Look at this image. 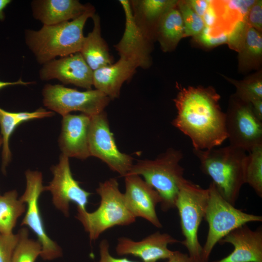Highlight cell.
I'll return each mask as SVG.
<instances>
[{"label":"cell","instance_id":"6da1fadb","mask_svg":"<svg viewBox=\"0 0 262 262\" xmlns=\"http://www.w3.org/2000/svg\"><path fill=\"white\" fill-rule=\"evenodd\" d=\"M173 99L177 115L172 124L191 140L193 149L215 148L227 139L226 113L211 87H179Z\"/></svg>","mask_w":262,"mask_h":262},{"label":"cell","instance_id":"7a4b0ae2","mask_svg":"<svg viewBox=\"0 0 262 262\" xmlns=\"http://www.w3.org/2000/svg\"><path fill=\"white\" fill-rule=\"evenodd\" d=\"M95 14L93 6L78 17L53 25H43L38 31L26 30L25 43L37 62L44 65L57 56L80 52L84 38L83 30L87 20Z\"/></svg>","mask_w":262,"mask_h":262},{"label":"cell","instance_id":"3957f363","mask_svg":"<svg viewBox=\"0 0 262 262\" xmlns=\"http://www.w3.org/2000/svg\"><path fill=\"white\" fill-rule=\"evenodd\" d=\"M201 171L210 177L223 197L235 205L245 181L247 155L231 145L207 150L193 149Z\"/></svg>","mask_w":262,"mask_h":262},{"label":"cell","instance_id":"277c9868","mask_svg":"<svg viewBox=\"0 0 262 262\" xmlns=\"http://www.w3.org/2000/svg\"><path fill=\"white\" fill-rule=\"evenodd\" d=\"M182 158L181 151L169 148L154 160L138 161L127 175L143 177L160 196L161 210L167 212L175 208L180 184L184 179V169L180 164Z\"/></svg>","mask_w":262,"mask_h":262},{"label":"cell","instance_id":"5b68a950","mask_svg":"<svg viewBox=\"0 0 262 262\" xmlns=\"http://www.w3.org/2000/svg\"><path fill=\"white\" fill-rule=\"evenodd\" d=\"M96 192L100 198L98 208L92 212L77 209L75 216L88 233L91 241H95L111 228L130 225L136 220L125 205L123 193L120 191L116 179L99 182Z\"/></svg>","mask_w":262,"mask_h":262},{"label":"cell","instance_id":"8992f818","mask_svg":"<svg viewBox=\"0 0 262 262\" xmlns=\"http://www.w3.org/2000/svg\"><path fill=\"white\" fill-rule=\"evenodd\" d=\"M208 189L209 198L204 219L208 223L209 228L202 246L201 262H208L215 246L230 232L248 223L262 221L261 215L236 208L223 197L212 182Z\"/></svg>","mask_w":262,"mask_h":262},{"label":"cell","instance_id":"52a82bcc","mask_svg":"<svg viewBox=\"0 0 262 262\" xmlns=\"http://www.w3.org/2000/svg\"><path fill=\"white\" fill-rule=\"evenodd\" d=\"M209 190L184 179L180 184L175 204L178 211L182 234L181 242L192 262H201L202 246L198 237L200 225L204 218Z\"/></svg>","mask_w":262,"mask_h":262},{"label":"cell","instance_id":"ba28073f","mask_svg":"<svg viewBox=\"0 0 262 262\" xmlns=\"http://www.w3.org/2000/svg\"><path fill=\"white\" fill-rule=\"evenodd\" d=\"M44 105L62 116L80 111L90 116L104 111L111 99L97 90L80 91L60 84H47L43 90Z\"/></svg>","mask_w":262,"mask_h":262},{"label":"cell","instance_id":"9c48e42d","mask_svg":"<svg viewBox=\"0 0 262 262\" xmlns=\"http://www.w3.org/2000/svg\"><path fill=\"white\" fill-rule=\"evenodd\" d=\"M227 139L230 145L249 152L262 145V121L255 115L250 103L235 95L226 113Z\"/></svg>","mask_w":262,"mask_h":262},{"label":"cell","instance_id":"30bf717a","mask_svg":"<svg viewBox=\"0 0 262 262\" xmlns=\"http://www.w3.org/2000/svg\"><path fill=\"white\" fill-rule=\"evenodd\" d=\"M25 177L26 189L19 199L27 206L21 225L28 226L36 235L42 247L41 258L44 260L55 259L62 255V251L47 234L39 208V198L44 191L42 174L38 171L28 170Z\"/></svg>","mask_w":262,"mask_h":262},{"label":"cell","instance_id":"8fae6325","mask_svg":"<svg viewBox=\"0 0 262 262\" xmlns=\"http://www.w3.org/2000/svg\"><path fill=\"white\" fill-rule=\"evenodd\" d=\"M88 142L90 156L99 159L121 177L128 173L133 158L118 149L104 111L91 116Z\"/></svg>","mask_w":262,"mask_h":262},{"label":"cell","instance_id":"7c38bea8","mask_svg":"<svg viewBox=\"0 0 262 262\" xmlns=\"http://www.w3.org/2000/svg\"><path fill=\"white\" fill-rule=\"evenodd\" d=\"M53 177L49 185L44 186L52 195V203L66 217L69 216L70 203L73 202L77 208L86 210V206L91 193L82 189L75 180L71 171L69 158L63 154L59 163L51 166Z\"/></svg>","mask_w":262,"mask_h":262},{"label":"cell","instance_id":"4fadbf2b","mask_svg":"<svg viewBox=\"0 0 262 262\" xmlns=\"http://www.w3.org/2000/svg\"><path fill=\"white\" fill-rule=\"evenodd\" d=\"M124 177L123 196L129 211L136 218H144L154 226L162 228L156 211L157 205L162 201L158 193L139 175H127Z\"/></svg>","mask_w":262,"mask_h":262},{"label":"cell","instance_id":"5bb4252c","mask_svg":"<svg viewBox=\"0 0 262 262\" xmlns=\"http://www.w3.org/2000/svg\"><path fill=\"white\" fill-rule=\"evenodd\" d=\"M93 71L80 52H77L44 64L39 71L43 81L57 79L64 84L91 89Z\"/></svg>","mask_w":262,"mask_h":262},{"label":"cell","instance_id":"9a60e30c","mask_svg":"<svg viewBox=\"0 0 262 262\" xmlns=\"http://www.w3.org/2000/svg\"><path fill=\"white\" fill-rule=\"evenodd\" d=\"M125 16V28L119 42L114 46L120 57L135 63L138 67L148 68L151 64L150 41L143 34L136 24L130 1H119Z\"/></svg>","mask_w":262,"mask_h":262},{"label":"cell","instance_id":"2e32d148","mask_svg":"<svg viewBox=\"0 0 262 262\" xmlns=\"http://www.w3.org/2000/svg\"><path fill=\"white\" fill-rule=\"evenodd\" d=\"M178 242V240L169 234L158 231L139 241L119 237L115 251L119 256L131 255L140 258L143 262H157L168 259L174 252L168 248V245Z\"/></svg>","mask_w":262,"mask_h":262},{"label":"cell","instance_id":"e0dca14e","mask_svg":"<svg viewBox=\"0 0 262 262\" xmlns=\"http://www.w3.org/2000/svg\"><path fill=\"white\" fill-rule=\"evenodd\" d=\"M91 116L84 114L63 116L59 145L68 158L84 160L90 156L88 135Z\"/></svg>","mask_w":262,"mask_h":262},{"label":"cell","instance_id":"ac0fdd59","mask_svg":"<svg viewBox=\"0 0 262 262\" xmlns=\"http://www.w3.org/2000/svg\"><path fill=\"white\" fill-rule=\"evenodd\" d=\"M228 243L233 250L226 257L213 262H262V229H251L247 224L234 229L219 242Z\"/></svg>","mask_w":262,"mask_h":262},{"label":"cell","instance_id":"d6986e66","mask_svg":"<svg viewBox=\"0 0 262 262\" xmlns=\"http://www.w3.org/2000/svg\"><path fill=\"white\" fill-rule=\"evenodd\" d=\"M93 6L77 0H37L32 2L33 17L43 25H53L74 19Z\"/></svg>","mask_w":262,"mask_h":262},{"label":"cell","instance_id":"ffe728a7","mask_svg":"<svg viewBox=\"0 0 262 262\" xmlns=\"http://www.w3.org/2000/svg\"><path fill=\"white\" fill-rule=\"evenodd\" d=\"M137 67L132 61L120 57L115 63L93 71V86L111 99L117 98L123 83L131 78Z\"/></svg>","mask_w":262,"mask_h":262},{"label":"cell","instance_id":"44dd1931","mask_svg":"<svg viewBox=\"0 0 262 262\" xmlns=\"http://www.w3.org/2000/svg\"><path fill=\"white\" fill-rule=\"evenodd\" d=\"M175 0H135L130 1L135 22L143 34L150 42L152 28L156 29L161 17L177 6Z\"/></svg>","mask_w":262,"mask_h":262},{"label":"cell","instance_id":"7402d4cb","mask_svg":"<svg viewBox=\"0 0 262 262\" xmlns=\"http://www.w3.org/2000/svg\"><path fill=\"white\" fill-rule=\"evenodd\" d=\"M92 18L94 24L93 30L84 37L80 52L87 65L94 71L112 64L114 61L107 44L101 36L99 16L95 14Z\"/></svg>","mask_w":262,"mask_h":262},{"label":"cell","instance_id":"603a6c76","mask_svg":"<svg viewBox=\"0 0 262 262\" xmlns=\"http://www.w3.org/2000/svg\"><path fill=\"white\" fill-rule=\"evenodd\" d=\"M53 115V112L43 108L31 112H10L0 108V126L2 139L1 169L3 173H6V167L11 159L9 140L16 127L24 122L50 117Z\"/></svg>","mask_w":262,"mask_h":262},{"label":"cell","instance_id":"cb8c5ba5","mask_svg":"<svg viewBox=\"0 0 262 262\" xmlns=\"http://www.w3.org/2000/svg\"><path fill=\"white\" fill-rule=\"evenodd\" d=\"M176 7L166 12L161 17L157 26L156 35L162 49L165 51L174 49L184 37L182 18Z\"/></svg>","mask_w":262,"mask_h":262},{"label":"cell","instance_id":"d4e9b609","mask_svg":"<svg viewBox=\"0 0 262 262\" xmlns=\"http://www.w3.org/2000/svg\"><path fill=\"white\" fill-rule=\"evenodd\" d=\"M26 210V204L18 198L16 190L0 196V232L5 234L13 233L18 218Z\"/></svg>","mask_w":262,"mask_h":262},{"label":"cell","instance_id":"484cf974","mask_svg":"<svg viewBox=\"0 0 262 262\" xmlns=\"http://www.w3.org/2000/svg\"><path fill=\"white\" fill-rule=\"evenodd\" d=\"M247 155L245 169V181L262 197V145L259 146Z\"/></svg>","mask_w":262,"mask_h":262},{"label":"cell","instance_id":"4316f807","mask_svg":"<svg viewBox=\"0 0 262 262\" xmlns=\"http://www.w3.org/2000/svg\"><path fill=\"white\" fill-rule=\"evenodd\" d=\"M19 240L15 249L11 262H35L40 256L41 245L37 240L29 237L28 230L26 228L18 232Z\"/></svg>","mask_w":262,"mask_h":262},{"label":"cell","instance_id":"83f0119b","mask_svg":"<svg viewBox=\"0 0 262 262\" xmlns=\"http://www.w3.org/2000/svg\"><path fill=\"white\" fill-rule=\"evenodd\" d=\"M239 51L241 52V59L244 62L260 59L262 54V36L261 33L247 25Z\"/></svg>","mask_w":262,"mask_h":262},{"label":"cell","instance_id":"f1b7e54d","mask_svg":"<svg viewBox=\"0 0 262 262\" xmlns=\"http://www.w3.org/2000/svg\"><path fill=\"white\" fill-rule=\"evenodd\" d=\"M227 79L235 85L236 93L235 96L241 100L251 103L262 99V81L259 78H253L242 81Z\"/></svg>","mask_w":262,"mask_h":262},{"label":"cell","instance_id":"f546056e","mask_svg":"<svg viewBox=\"0 0 262 262\" xmlns=\"http://www.w3.org/2000/svg\"><path fill=\"white\" fill-rule=\"evenodd\" d=\"M177 6L183 22L184 37L198 35L205 27L202 17L196 14L186 1H178Z\"/></svg>","mask_w":262,"mask_h":262},{"label":"cell","instance_id":"4dcf8cb0","mask_svg":"<svg viewBox=\"0 0 262 262\" xmlns=\"http://www.w3.org/2000/svg\"><path fill=\"white\" fill-rule=\"evenodd\" d=\"M197 40L207 47H213L228 43L229 32L221 31L217 34L213 33L212 27L205 26L202 31L195 36Z\"/></svg>","mask_w":262,"mask_h":262},{"label":"cell","instance_id":"1f68e13d","mask_svg":"<svg viewBox=\"0 0 262 262\" xmlns=\"http://www.w3.org/2000/svg\"><path fill=\"white\" fill-rule=\"evenodd\" d=\"M18 240V233L5 234L0 232V262H11Z\"/></svg>","mask_w":262,"mask_h":262},{"label":"cell","instance_id":"d6a6232c","mask_svg":"<svg viewBox=\"0 0 262 262\" xmlns=\"http://www.w3.org/2000/svg\"><path fill=\"white\" fill-rule=\"evenodd\" d=\"M247 25V20H239L233 24L232 29L229 31L228 43L230 47L239 51L244 39Z\"/></svg>","mask_w":262,"mask_h":262},{"label":"cell","instance_id":"836d02e7","mask_svg":"<svg viewBox=\"0 0 262 262\" xmlns=\"http://www.w3.org/2000/svg\"><path fill=\"white\" fill-rule=\"evenodd\" d=\"M256 0H229L226 1L225 6L229 10L234 11L239 18L247 20L248 12Z\"/></svg>","mask_w":262,"mask_h":262},{"label":"cell","instance_id":"e575fe53","mask_svg":"<svg viewBox=\"0 0 262 262\" xmlns=\"http://www.w3.org/2000/svg\"><path fill=\"white\" fill-rule=\"evenodd\" d=\"M248 25L260 32L262 28V1L256 0L247 16Z\"/></svg>","mask_w":262,"mask_h":262},{"label":"cell","instance_id":"d590c367","mask_svg":"<svg viewBox=\"0 0 262 262\" xmlns=\"http://www.w3.org/2000/svg\"><path fill=\"white\" fill-rule=\"evenodd\" d=\"M110 245L106 239L102 240L99 245V260L98 262H137L126 258L114 257L110 253Z\"/></svg>","mask_w":262,"mask_h":262},{"label":"cell","instance_id":"8d00e7d4","mask_svg":"<svg viewBox=\"0 0 262 262\" xmlns=\"http://www.w3.org/2000/svg\"><path fill=\"white\" fill-rule=\"evenodd\" d=\"M202 18L205 26L214 27V26L216 24L218 16L216 10L213 6V1L212 0Z\"/></svg>","mask_w":262,"mask_h":262},{"label":"cell","instance_id":"74e56055","mask_svg":"<svg viewBox=\"0 0 262 262\" xmlns=\"http://www.w3.org/2000/svg\"><path fill=\"white\" fill-rule=\"evenodd\" d=\"M186 1L196 14L202 17L212 0H191Z\"/></svg>","mask_w":262,"mask_h":262},{"label":"cell","instance_id":"f35d334b","mask_svg":"<svg viewBox=\"0 0 262 262\" xmlns=\"http://www.w3.org/2000/svg\"><path fill=\"white\" fill-rule=\"evenodd\" d=\"M167 262H192L187 254L179 251H174Z\"/></svg>","mask_w":262,"mask_h":262},{"label":"cell","instance_id":"ab89813d","mask_svg":"<svg viewBox=\"0 0 262 262\" xmlns=\"http://www.w3.org/2000/svg\"><path fill=\"white\" fill-rule=\"evenodd\" d=\"M250 104L255 115L262 121V99L255 100Z\"/></svg>","mask_w":262,"mask_h":262},{"label":"cell","instance_id":"60d3db41","mask_svg":"<svg viewBox=\"0 0 262 262\" xmlns=\"http://www.w3.org/2000/svg\"><path fill=\"white\" fill-rule=\"evenodd\" d=\"M30 82H25L22 80L19 79L17 81L14 82H4L0 81V89L4 88V87L9 86V85H27L31 83Z\"/></svg>","mask_w":262,"mask_h":262},{"label":"cell","instance_id":"b9f144b4","mask_svg":"<svg viewBox=\"0 0 262 262\" xmlns=\"http://www.w3.org/2000/svg\"><path fill=\"white\" fill-rule=\"evenodd\" d=\"M11 1L9 0H0V20H3L4 18L3 10Z\"/></svg>","mask_w":262,"mask_h":262},{"label":"cell","instance_id":"7bdbcfd3","mask_svg":"<svg viewBox=\"0 0 262 262\" xmlns=\"http://www.w3.org/2000/svg\"><path fill=\"white\" fill-rule=\"evenodd\" d=\"M1 145H2V139L1 136H0V147Z\"/></svg>","mask_w":262,"mask_h":262}]
</instances>
